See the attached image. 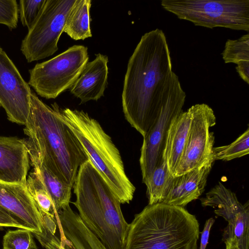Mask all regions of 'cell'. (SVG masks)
<instances>
[{
	"mask_svg": "<svg viewBox=\"0 0 249 249\" xmlns=\"http://www.w3.org/2000/svg\"><path fill=\"white\" fill-rule=\"evenodd\" d=\"M185 92L172 70L166 37L159 29L141 37L128 62L122 102L125 119L143 137L169 104L185 102Z\"/></svg>",
	"mask_w": 249,
	"mask_h": 249,
	"instance_id": "6da1fadb",
	"label": "cell"
},
{
	"mask_svg": "<svg viewBox=\"0 0 249 249\" xmlns=\"http://www.w3.org/2000/svg\"><path fill=\"white\" fill-rule=\"evenodd\" d=\"M59 106L51 107L32 90L29 116L24 128L26 143L62 181L73 187L80 166L89 158L79 141L61 119Z\"/></svg>",
	"mask_w": 249,
	"mask_h": 249,
	"instance_id": "7a4b0ae2",
	"label": "cell"
},
{
	"mask_svg": "<svg viewBox=\"0 0 249 249\" xmlns=\"http://www.w3.org/2000/svg\"><path fill=\"white\" fill-rule=\"evenodd\" d=\"M72 202L87 228L107 249H125L129 224L121 203L89 159L79 167Z\"/></svg>",
	"mask_w": 249,
	"mask_h": 249,
	"instance_id": "3957f363",
	"label": "cell"
},
{
	"mask_svg": "<svg viewBox=\"0 0 249 249\" xmlns=\"http://www.w3.org/2000/svg\"><path fill=\"white\" fill-rule=\"evenodd\" d=\"M199 224L184 208L148 204L129 224L125 249H197Z\"/></svg>",
	"mask_w": 249,
	"mask_h": 249,
	"instance_id": "277c9868",
	"label": "cell"
},
{
	"mask_svg": "<svg viewBox=\"0 0 249 249\" xmlns=\"http://www.w3.org/2000/svg\"><path fill=\"white\" fill-rule=\"evenodd\" d=\"M58 112L121 204L129 203L136 189L126 175L120 153L111 137L97 120L83 110L59 107Z\"/></svg>",
	"mask_w": 249,
	"mask_h": 249,
	"instance_id": "5b68a950",
	"label": "cell"
},
{
	"mask_svg": "<svg viewBox=\"0 0 249 249\" xmlns=\"http://www.w3.org/2000/svg\"><path fill=\"white\" fill-rule=\"evenodd\" d=\"M160 3L196 26L249 31V0H162Z\"/></svg>",
	"mask_w": 249,
	"mask_h": 249,
	"instance_id": "8992f818",
	"label": "cell"
},
{
	"mask_svg": "<svg viewBox=\"0 0 249 249\" xmlns=\"http://www.w3.org/2000/svg\"><path fill=\"white\" fill-rule=\"evenodd\" d=\"M88 48L73 45L29 70L28 85L42 97L55 99L70 89L89 61Z\"/></svg>",
	"mask_w": 249,
	"mask_h": 249,
	"instance_id": "52a82bcc",
	"label": "cell"
},
{
	"mask_svg": "<svg viewBox=\"0 0 249 249\" xmlns=\"http://www.w3.org/2000/svg\"><path fill=\"white\" fill-rule=\"evenodd\" d=\"M76 0H46L36 20L28 30L20 51L28 63L53 54L69 14Z\"/></svg>",
	"mask_w": 249,
	"mask_h": 249,
	"instance_id": "ba28073f",
	"label": "cell"
},
{
	"mask_svg": "<svg viewBox=\"0 0 249 249\" xmlns=\"http://www.w3.org/2000/svg\"><path fill=\"white\" fill-rule=\"evenodd\" d=\"M200 201L202 206L214 208L215 214L228 222L222 234L225 243L237 249H249V201L242 204L234 193L219 182Z\"/></svg>",
	"mask_w": 249,
	"mask_h": 249,
	"instance_id": "9c48e42d",
	"label": "cell"
},
{
	"mask_svg": "<svg viewBox=\"0 0 249 249\" xmlns=\"http://www.w3.org/2000/svg\"><path fill=\"white\" fill-rule=\"evenodd\" d=\"M192 120L184 149L174 177L181 175L206 163L211 158L214 136L210 129L216 124L213 109L197 104L190 107Z\"/></svg>",
	"mask_w": 249,
	"mask_h": 249,
	"instance_id": "30bf717a",
	"label": "cell"
},
{
	"mask_svg": "<svg viewBox=\"0 0 249 249\" xmlns=\"http://www.w3.org/2000/svg\"><path fill=\"white\" fill-rule=\"evenodd\" d=\"M31 92L30 86L0 47V106L9 121L25 124L30 111Z\"/></svg>",
	"mask_w": 249,
	"mask_h": 249,
	"instance_id": "8fae6325",
	"label": "cell"
},
{
	"mask_svg": "<svg viewBox=\"0 0 249 249\" xmlns=\"http://www.w3.org/2000/svg\"><path fill=\"white\" fill-rule=\"evenodd\" d=\"M184 103H174L164 106L153 125L143 137L140 164L142 182L144 184L163 158L170 126L173 120L182 111Z\"/></svg>",
	"mask_w": 249,
	"mask_h": 249,
	"instance_id": "7c38bea8",
	"label": "cell"
},
{
	"mask_svg": "<svg viewBox=\"0 0 249 249\" xmlns=\"http://www.w3.org/2000/svg\"><path fill=\"white\" fill-rule=\"evenodd\" d=\"M0 207L34 234L42 232L43 216L25 185L0 181Z\"/></svg>",
	"mask_w": 249,
	"mask_h": 249,
	"instance_id": "4fadbf2b",
	"label": "cell"
},
{
	"mask_svg": "<svg viewBox=\"0 0 249 249\" xmlns=\"http://www.w3.org/2000/svg\"><path fill=\"white\" fill-rule=\"evenodd\" d=\"M214 160L211 158L204 164L181 175L170 176L163 193L161 203L184 208L199 198L204 191Z\"/></svg>",
	"mask_w": 249,
	"mask_h": 249,
	"instance_id": "5bb4252c",
	"label": "cell"
},
{
	"mask_svg": "<svg viewBox=\"0 0 249 249\" xmlns=\"http://www.w3.org/2000/svg\"><path fill=\"white\" fill-rule=\"evenodd\" d=\"M29 168L25 139L0 136V181L26 185Z\"/></svg>",
	"mask_w": 249,
	"mask_h": 249,
	"instance_id": "9a60e30c",
	"label": "cell"
},
{
	"mask_svg": "<svg viewBox=\"0 0 249 249\" xmlns=\"http://www.w3.org/2000/svg\"><path fill=\"white\" fill-rule=\"evenodd\" d=\"M108 57L98 53L92 61L88 62L79 77L70 88L73 95L81 103L97 101L104 96L107 85Z\"/></svg>",
	"mask_w": 249,
	"mask_h": 249,
	"instance_id": "2e32d148",
	"label": "cell"
},
{
	"mask_svg": "<svg viewBox=\"0 0 249 249\" xmlns=\"http://www.w3.org/2000/svg\"><path fill=\"white\" fill-rule=\"evenodd\" d=\"M57 216L63 231L59 233L62 249H107L70 206Z\"/></svg>",
	"mask_w": 249,
	"mask_h": 249,
	"instance_id": "e0dca14e",
	"label": "cell"
},
{
	"mask_svg": "<svg viewBox=\"0 0 249 249\" xmlns=\"http://www.w3.org/2000/svg\"><path fill=\"white\" fill-rule=\"evenodd\" d=\"M192 111L183 110L172 121L168 131L163 154L173 177L178 166L188 136Z\"/></svg>",
	"mask_w": 249,
	"mask_h": 249,
	"instance_id": "ac0fdd59",
	"label": "cell"
},
{
	"mask_svg": "<svg viewBox=\"0 0 249 249\" xmlns=\"http://www.w3.org/2000/svg\"><path fill=\"white\" fill-rule=\"evenodd\" d=\"M30 161L34 171L42 181L50 194L56 212L58 213L69 206L71 195V186L62 181L42 162L36 151L27 146Z\"/></svg>",
	"mask_w": 249,
	"mask_h": 249,
	"instance_id": "d6986e66",
	"label": "cell"
},
{
	"mask_svg": "<svg viewBox=\"0 0 249 249\" xmlns=\"http://www.w3.org/2000/svg\"><path fill=\"white\" fill-rule=\"evenodd\" d=\"M90 0H76L66 20L63 32L72 39L84 40L91 37L90 26Z\"/></svg>",
	"mask_w": 249,
	"mask_h": 249,
	"instance_id": "ffe728a7",
	"label": "cell"
},
{
	"mask_svg": "<svg viewBox=\"0 0 249 249\" xmlns=\"http://www.w3.org/2000/svg\"><path fill=\"white\" fill-rule=\"evenodd\" d=\"M26 186L43 216L57 215L53 200L38 175L34 172L28 175Z\"/></svg>",
	"mask_w": 249,
	"mask_h": 249,
	"instance_id": "44dd1931",
	"label": "cell"
},
{
	"mask_svg": "<svg viewBox=\"0 0 249 249\" xmlns=\"http://www.w3.org/2000/svg\"><path fill=\"white\" fill-rule=\"evenodd\" d=\"M171 175L163 154L161 162L154 169L145 183L148 204L161 203L164 187Z\"/></svg>",
	"mask_w": 249,
	"mask_h": 249,
	"instance_id": "7402d4cb",
	"label": "cell"
},
{
	"mask_svg": "<svg viewBox=\"0 0 249 249\" xmlns=\"http://www.w3.org/2000/svg\"><path fill=\"white\" fill-rule=\"evenodd\" d=\"M249 153V128L230 144L212 148L211 158L214 161H229Z\"/></svg>",
	"mask_w": 249,
	"mask_h": 249,
	"instance_id": "603a6c76",
	"label": "cell"
},
{
	"mask_svg": "<svg viewBox=\"0 0 249 249\" xmlns=\"http://www.w3.org/2000/svg\"><path fill=\"white\" fill-rule=\"evenodd\" d=\"M221 54L225 63L238 65L249 62V34L235 40L228 39Z\"/></svg>",
	"mask_w": 249,
	"mask_h": 249,
	"instance_id": "cb8c5ba5",
	"label": "cell"
},
{
	"mask_svg": "<svg viewBox=\"0 0 249 249\" xmlns=\"http://www.w3.org/2000/svg\"><path fill=\"white\" fill-rule=\"evenodd\" d=\"M32 233L25 229L9 230L3 236V249H38Z\"/></svg>",
	"mask_w": 249,
	"mask_h": 249,
	"instance_id": "d4e9b609",
	"label": "cell"
},
{
	"mask_svg": "<svg viewBox=\"0 0 249 249\" xmlns=\"http://www.w3.org/2000/svg\"><path fill=\"white\" fill-rule=\"evenodd\" d=\"M46 0H20L18 13L22 25L29 30L36 20Z\"/></svg>",
	"mask_w": 249,
	"mask_h": 249,
	"instance_id": "484cf974",
	"label": "cell"
},
{
	"mask_svg": "<svg viewBox=\"0 0 249 249\" xmlns=\"http://www.w3.org/2000/svg\"><path fill=\"white\" fill-rule=\"evenodd\" d=\"M18 6L16 0H0V24L10 29L17 27Z\"/></svg>",
	"mask_w": 249,
	"mask_h": 249,
	"instance_id": "4316f807",
	"label": "cell"
},
{
	"mask_svg": "<svg viewBox=\"0 0 249 249\" xmlns=\"http://www.w3.org/2000/svg\"><path fill=\"white\" fill-rule=\"evenodd\" d=\"M3 227H15L26 229L13 216L0 207V228Z\"/></svg>",
	"mask_w": 249,
	"mask_h": 249,
	"instance_id": "83f0119b",
	"label": "cell"
},
{
	"mask_svg": "<svg viewBox=\"0 0 249 249\" xmlns=\"http://www.w3.org/2000/svg\"><path fill=\"white\" fill-rule=\"evenodd\" d=\"M214 221L213 218H210L206 221L203 231L201 232L200 249H206L208 243L210 230Z\"/></svg>",
	"mask_w": 249,
	"mask_h": 249,
	"instance_id": "f1b7e54d",
	"label": "cell"
},
{
	"mask_svg": "<svg viewBox=\"0 0 249 249\" xmlns=\"http://www.w3.org/2000/svg\"><path fill=\"white\" fill-rule=\"evenodd\" d=\"M235 69L240 77L249 84V62L238 65Z\"/></svg>",
	"mask_w": 249,
	"mask_h": 249,
	"instance_id": "f546056e",
	"label": "cell"
},
{
	"mask_svg": "<svg viewBox=\"0 0 249 249\" xmlns=\"http://www.w3.org/2000/svg\"><path fill=\"white\" fill-rule=\"evenodd\" d=\"M225 244H226V249H237L236 247L231 245L230 243H226Z\"/></svg>",
	"mask_w": 249,
	"mask_h": 249,
	"instance_id": "4dcf8cb0",
	"label": "cell"
},
{
	"mask_svg": "<svg viewBox=\"0 0 249 249\" xmlns=\"http://www.w3.org/2000/svg\"></svg>",
	"mask_w": 249,
	"mask_h": 249,
	"instance_id": "1f68e13d",
	"label": "cell"
}]
</instances>
